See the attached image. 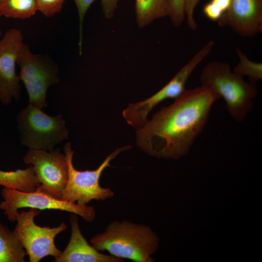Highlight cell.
Returning <instances> with one entry per match:
<instances>
[{
	"mask_svg": "<svg viewBox=\"0 0 262 262\" xmlns=\"http://www.w3.org/2000/svg\"><path fill=\"white\" fill-rule=\"evenodd\" d=\"M16 64L20 67L18 77L26 87L29 104L40 109L46 107L48 88L59 82L56 65L49 57L33 53L24 43L19 49Z\"/></svg>",
	"mask_w": 262,
	"mask_h": 262,
	"instance_id": "8992f818",
	"label": "cell"
},
{
	"mask_svg": "<svg viewBox=\"0 0 262 262\" xmlns=\"http://www.w3.org/2000/svg\"><path fill=\"white\" fill-rule=\"evenodd\" d=\"M136 21L140 28L168 16L167 0H135Z\"/></svg>",
	"mask_w": 262,
	"mask_h": 262,
	"instance_id": "9a60e30c",
	"label": "cell"
},
{
	"mask_svg": "<svg viewBox=\"0 0 262 262\" xmlns=\"http://www.w3.org/2000/svg\"><path fill=\"white\" fill-rule=\"evenodd\" d=\"M29 176L26 169L5 171L0 170V185L19 191H24L29 183Z\"/></svg>",
	"mask_w": 262,
	"mask_h": 262,
	"instance_id": "ac0fdd59",
	"label": "cell"
},
{
	"mask_svg": "<svg viewBox=\"0 0 262 262\" xmlns=\"http://www.w3.org/2000/svg\"><path fill=\"white\" fill-rule=\"evenodd\" d=\"M211 52V48L204 45L159 91L146 99L129 104L122 112L127 122L136 130L140 129L148 121V115L155 106L166 99L181 96L191 74Z\"/></svg>",
	"mask_w": 262,
	"mask_h": 262,
	"instance_id": "52a82bcc",
	"label": "cell"
},
{
	"mask_svg": "<svg viewBox=\"0 0 262 262\" xmlns=\"http://www.w3.org/2000/svg\"><path fill=\"white\" fill-rule=\"evenodd\" d=\"M168 14L174 26L181 25L185 19L184 5L185 0H167Z\"/></svg>",
	"mask_w": 262,
	"mask_h": 262,
	"instance_id": "d6986e66",
	"label": "cell"
},
{
	"mask_svg": "<svg viewBox=\"0 0 262 262\" xmlns=\"http://www.w3.org/2000/svg\"><path fill=\"white\" fill-rule=\"evenodd\" d=\"M40 213L36 209L30 208L28 211H18L16 215V224L14 230L30 262H38L49 256L54 258L59 256L62 251L55 246L54 239L67 228L64 222L53 228L39 226L34 219Z\"/></svg>",
	"mask_w": 262,
	"mask_h": 262,
	"instance_id": "9c48e42d",
	"label": "cell"
},
{
	"mask_svg": "<svg viewBox=\"0 0 262 262\" xmlns=\"http://www.w3.org/2000/svg\"><path fill=\"white\" fill-rule=\"evenodd\" d=\"M220 98L203 85L186 90L136 130L137 146L157 158L180 159L188 153L204 128L212 105Z\"/></svg>",
	"mask_w": 262,
	"mask_h": 262,
	"instance_id": "6da1fadb",
	"label": "cell"
},
{
	"mask_svg": "<svg viewBox=\"0 0 262 262\" xmlns=\"http://www.w3.org/2000/svg\"><path fill=\"white\" fill-rule=\"evenodd\" d=\"M37 11L35 0H0V14L7 18L27 19Z\"/></svg>",
	"mask_w": 262,
	"mask_h": 262,
	"instance_id": "2e32d148",
	"label": "cell"
},
{
	"mask_svg": "<svg viewBox=\"0 0 262 262\" xmlns=\"http://www.w3.org/2000/svg\"><path fill=\"white\" fill-rule=\"evenodd\" d=\"M71 236L65 250L54 258V262H123L125 260L106 255L90 245L79 228L77 214L70 216Z\"/></svg>",
	"mask_w": 262,
	"mask_h": 262,
	"instance_id": "4fadbf2b",
	"label": "cell"
},
{
	"mask_svg": "<svg viewBox=\"0 0 262 262\" xmlns=\"http://www.w3.org/2000/svg\"><path fill=\"white\" fill-rule=\"evenodd\" d=\"M37 10L47 17H51L60 13L65 0H35Z\"/></svg>",
	"mask_w": 262,
	"mask_h": 262,
	"instance_id": "ffe728a7",
	"label": "cell"
},
{
	"mask_svg": "<svg viewBox=\"0 0 262 262\" xmlns=\"http://www.w3.org/2000/svg\"><path fill=\"white\" fill-rule=\"evenodd\" d=\"M236 53L239 62L233 71L242 76L248 77L252 82L262 80V63L251 61L239 49H236Z\"/></svg>",
	"mask_w": 262,
	"mask_h": 262,
	"instance_id": "e0dca14e",
	"label": "cell"
},
{
	"mask_svg": "<svg viewBox=\"0 0 262 262\" xmlns=\"http://www.w3.org/2000/svg\"><path fill=\"white\" fill-rule=\"evenodd\" d=\"M26 255L16 231L0 222V262H25Z\"/></svg>",
	"mask_w": 262,
	"mask_h": 262,
	"instance_id": "5bb4252c",
	"label": "cell"
},
{
	"mask_svg": "<svg viewBox=\"0 0 262 262\" xmlns=\"http://www.w3.org/2000/svg\"><path fill=\"white\" fill-rule=\"evenodd\" d=\"M24 163L31 165L40 183L37 188L61 199L66 185L68 166L65 154L59 148L51 151L41 149H29L23 157Z\"/></svg>",
	"mask_w": 262,
	"mask_h": 262,
	"instance_id": "30bf717a",
	"label": "cell"
},
{
	"mask_svg": "<svg viewBox=\"0 0 262 262\" xmlns=\"http://www.w3.org/2000/svg\"><path fill=\"white\" fill-rule=\"evenodd\" d=\"M217 22L242 36H254L262 31V0H230Z\"/></svg>",
	"mask_w": 262,
	"mask_h": 262,
	"instance_id": "7c38bea8",
	"label": "cell"
},
{
	"mask_svg": "<svg viewBox=\"0 0 262 262\" xmlns=\"http://www.w3.org/2000/svg\"><path fill=\"white\" fill-rule=\"evenodd\" d=\"M77 7L79 17L80 49H81L82 42V29L84 18L87 11L96 0H73Z\"/></svg>",
	"mask_w": 262,
	"mask_h": 262,
	"instance_id": "44dd1931",
	"label": "cell"
},
{
	"mask_svg": "<svg viewBox=\"0 0 262 262\" xmlns=\"http://www.w3.org/2000/svg\"><path fill=\"white\" fill-rule=\"evenodd\" d=\"M205 16L213 21H217L222 16L223 12L212 1L206 4L203 8Z\"/></svg>",
	"mask_w": 262,
	"mask_h": 262,
	"instance_id": "603a6c76",
	"label": "cell"
},
{
	"mask_svg": "<svg viewBox=\"0 0 262 262\" xmlns=\"http://www.w3.org/2000/svg\"><path fill=\"white\" fill-rule=\"evenodd\" d=\"M200 0H185L184 12L188 27L195 30L197 24L194 17L195 9Z\"/></svg>",
	"mask_w": 262,
	"mask_h": 262,
	"instance_id": "7402d4cb",
	"label": "cell"
},
{
	"mask_svg": "<svg viewBox=\"0 0 262 262\" xmlns=\"http://www.w3.org/2000/svg\"><path fill=\"white\" fill-rule=\"evenodd\" d=\"M100 252L135 262H154L151 256L158 248L159 238L151 228L127 220L111 222L103 232L90 239Z\"/></svg>",
	"mask_w": 262,
	"mask_h": 262,
	"instance_id": "7a4b0ae2",
	"label": "cell"
},
{
	"mask_svg": "<svg viewBox=\"0 0 262 262\" xmlns=\"http://www.w3.org/2000/svg\"><path fill=\"white\" fill-rule=\"evenodd\" d=\"M1 194L3 200L0 203V209L10 222L16 221L17 212L23 208L66 211L76 214L88 222H93L95 218L96 211L93 206L57 199L38 188L33 192H25L3 187Z\"/></svg>",
	"mask_w": 262,
	"mask_h": 262,
	"instance_id": "ba28073f",
	"label": "cell"
},
{
	"mask_svg": "<svg viewBox=\"0 0 262 262\" xmlns=\"http://www.w3.org/2000/svg\"><path fill=\"white\" fill-rule=\"evenodd\" d=\"M119 0H101L104 15L107 18L113 16Z\"/></svg>",
	"mask_w": 262,
	"mask_h": 262,
	"instance_id": "cb8c5ba5",
	"label": "cell"
},
{
	"mask_svg": "<svg viewBox=\"0 0 262 262\" xmlns=\"http://www.w3.org/2000/svg\"><path fill=\"white\" fill-rule=\"evenodd\" d=\"M211 1L217 5L223 13L228 10L230 4V0H212Z\"/></svg>",
	"mask_w": 262,
	"mask_h": 262,
	"instance_id": "d4e9b609",
	"label": "cell"
},
{
	"mask_svg": "<svg viewBox=\"0 0 262 262\" xmlns=\"http://www.w3.org/2000/svg\"><path fill=\"white\" fill-rule=\"evenodd\" d=\"M1 16V14H0V17ZM2 35V32L0 29V37Z\"/></svg>",
	"mask_w": 262,
	"mask_h": 262,
	"instance_id": "484cf974",
	"label": "cell"
},
{
	"mask_svg": "<svg viewBox=\"0 0 262 262\" xmlns=\"http://www.w3.org/2000/svg\"><path fill=\"white\" fill-rule=\"evenodd\" d=\"M125 146L117 148L110 154L98 166L93 170L80 171L76 169L73 164L74 151L67 143L64 146V150L68 166V180L61 196V200L85 205L91 200H105L112 198L114 193L109 188L102 187L99 180L105 168L111 166L110 162L123 151L131 148Z\"/></svg>",
	"mask_w": 262,
	"mask_h": 262,
	"instance_id": "277c9868",
	"label": "cell"
},
{
	"mask_svg": "<svg viewBox=\"0 0 262 262\" xmlns=\"http://www.w3.org/2000/svg\"><path fill=\"white\" fill-rule=\"evenodd\" d=\"M23 39L20 31L14 28L7 31L0 39V102L4 105L10 104L13 98L18 100L20 97L16 64Z\"/></svg>",
	"mask_w": 262,
	"mask_h": 262,
	"instance_id": "8fae6325",
	"label": "cell"
},
{
	"mask_svg": "<svg viewBox=\"0 0 262 262\" xmlns=\"http://www.w3.org/2000/svg\"><path fill=\"white\" fill-rule=\"evenodd\" d=\"M16 118L21 144L29 149L51 151L55 145L67 139L68 131L61 114L50 116L29 104Z\"/></svg>",
	"mask_w": 262,
	"mask_h": 262,
	"instance_id": "5b68a950",
	"label": "cell"
},
{
	"mask_svg": "<svg viewBox=\"0 0 262 262\" xmlns=\"http://www.w3.org/2000/svg\"><path fill=\"white\" fill-rule=\"evenodd\" d=\"M200 81L201 85L212 89L224 99L227 109L235 120L243 121L252 109L253 100L258 93L256 86L232 71L228 64L220 61L207 64Z\"/></svg>",
	"mask_w": 262,
	"mask_h": 262,
	"instance_id": "3957f363",
	"label": "cell"
}]
</instances>
